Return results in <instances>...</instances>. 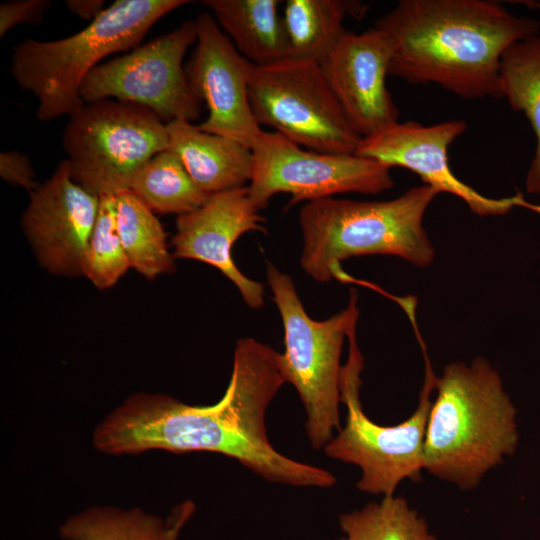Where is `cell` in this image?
<instances>
[{
  "label": "cell",
  "mask_w": 540,
  "mask_h": 540,
  "mask_svg": "<svg viewBox=\"0 0 540 540\" xmlns=\"http://www.w3.org/2000/svg\"><path fill=\"white\" fill-rule=\"evenodd\" d=\"M285 384L280 353L246 337L236 343L229 384L212 405H190L164 394L136 393L96 426L94 447L109 455L165 450L219 453L262 479L294 487L330 488L328 470L294 460L267 436V409Z\"/></svg>",
  "instance_id": "obj_1"
},
{
  "label": "cell",
  "mask_w": 540,
  "mask_h": 540,
  "mask_svg": "<svg viewBox=\"0 0 540 540\" xmlns=\"http://www.w3.org/2000/svg\"><path fill=\"white\" fill-rule=\"evenodd\" d=\"M391 49L389 75L434 83L464 99L502 98L499 70L512 44L540 22L485 0H401L374 26Z\"/></svg>",
  "instance_id": "obj_2"
},
{
  "label": "cell",
  "mask_w": 540,
  "mask_h": 540,
  "mask_svg": "<svg viewBox=\"0 0 540 540\" xmlns=\"http://www.w3.org/2000/svg\"><path fill=\"white\" fill-rule=\"evenodd\" d=\"M519 443L517 409L484 358L436 376L424 440V471L460 490L476 488Z\"/></svg>",
  "instance_id": "obj_3"
},
{
  "label": "cell",
  "mask_w": 540,
  "mask_h": 540,
  "mask_svg": "<svg viewBox=\"0 0 540 540\" xmlns=\"http://www.w3.org/2000/svg\"><path fill=\"white\" fill-rule=\"evenodd\" d=\"M438 194L424 184L388 201L307 202L299 212L302 270L324 283L332 279V266L355 256L394 255L419 267L430 265L435 252L423 217Z\"/></svg>",
  "instance_id": "obj_4"
},
{
  "label": "cell",
  "mask_w": 540,
  "mask_h": 540,
  "mask_svg": "<svg viewBox=\"0 0 540 540\" xmlns=\"http://www.w3.org/2000/svg\"><path fill=\"white\" fill-rule=\"evenodd\" d=\"M187 0H117L71 36L26 39L12 52L10 72L18 86L39 101L36 116L50 121L71 116L85 104L82 84L100 61L138 47L150 28Z\"/></svg>",
  "instance_id": "obj_5"
},
{
  "label": "cell",
  "mask_w": 540,
  "mask_h": 540,
  "mask_svg": "<svg viewBox=\"0 0 540 540\" xmlns=\"http://www.w3.org/2000/svg\"><path fill=\"white\" fill-rule=\"evenodd\" d=\"M416 336L425 359V376L416 410L396 425H381L364 412L360 400L363 357L356 339V323L347 332L349 355L340 377L341 403L346 407L345 423L324 447L325 455L361 471L356 487L372 494L395 495L405 480L418 482L424 471V440L435 393L431 362L422 338Z\"/></svg>",
  "instance_id": "obj_6"
},
{
  "label": "cell",
  "mask_w": 540,
  "mask_h": 540,
  "mask_svg": "<svg viewBox=\"0 0 540 540\" xmlns=\"http://www.w3.org/2000/svg\"><path fill=\"white\" fill-rule=\"evenodd\" d=\"M266 274L284 328L282 374L303 404L311 447L321 450L341 428L340 359L347 332L358 319L357 294L351 291L345 310L317 321L306 313L290 275L269 261Z\"/></svg>",
  "instance_id": "obj_7"
},
{
  "label": "cell",
  "mask_w": 540,
  "mask_h": 540,
  "mask_svg": "<svg viewBox=\"0 0 540 540\" xmlns=\"http://www.w3.org/2000/svg\"><path fill=\"white\" fill-rule=\"evenodd\" d=\"M62 144L73 179L100 197L130 190L143 165L168 149L169 139L166 123L151 110L106 99L70 116Z\"/></svg>",
  "instance_id": "obj_8"
},
{
  "label": "cell",
  "mask_w": 540,
  "mask_h": 540,
  "mask_svg": "<svg viewBox=\"0 0 540 540\" xmlns=\"http://www.w3.org/2000/svg\"><path fill=\"white\" fill-rule=\"evenodd\" d=\"M249 100L260 127L269 126L308 150L355 154L362 140L316 62L286 58L253 64Z\"/></svg>",
  "instance_id": "obj_9"
},
{
  "label": "cell",
  "mask_w": 540,
  "mask_h": 540,
  "mask_svg": "<svg viewBox=\"0 0 540 540\" xmlns=\"http://www.w3.org/2000/svg\"><path fill=\"white\" fill-rule=\"evenodd\" d=\"M249 197L266 208L277 193H289V206L343 193L378 194L393 187L391 168L356 154L308 150L277 132L262 131L251 148Z\"/></svg>",
  "instance_id": "obj_10"
},
{
  "label": "cell",
  "mask_w": 540,
  "mask_h": 540,
  "mask_svg": "<svg viewBox=\"0 0 540 540\" xmlns=\"http://www.w3.org/2000/svg\"><path fill=\"white\" fill-rule=\"evenodd\" d=\"M196 40L195 21L186 20L173 31L98 65L82 84L83 102L114 99L143 106L166 123L196 120L202 102L182 65Z\"/></svg>",
  "instance_id": "obj_11"
},
{
  "label": "cell",
  "mask_w": 540,
  "mask_h": 540,
  "mask_svg": "<svg viewBox=\"0 0 540 540\" xmlns=\"http://www.w3.org/2000/svg\"><path fill=\"white\" fill-rule=\"evenodd\" d=\"M466 128L464 120L434 125L416 121L395 122L363 137L355 154L390 168H406L439 193L459 197L480 216L502 215L515 206L540 213V206L527 202L521 193L499 199L486 197L455 176L449 166L448 147Z\"/></svg>",
  "instance_id": "obj_12"
},
{
  "label": "cell",
  "mask_w": 540,
  "mask_h": 540,
  "mask_svg": "<svg viewBox=\"0 0 540 540\" xmlns=\"http://www.w3.org/2000/svg\"><path fill=\"white\" fill-rule=\"evenodd\" d=\"M194 21L196 47L185 71L193 91L208 108L206 120L197 126L251 149L263 131L249 100L253 63L238 52L209 13L200 14Z\"/></svg>",
  "instance_id": "obj_13"
},
{
  "label": "cell",
  "mask_w": 540,
  "mask_h": 540,
  "mask_svg": "<svg viewBox=\"0 0 540 540\" xmlns=\"http://www.w3.org/2000/svg\"><path fill=\"white\" fill-rule=\"evenodd\" d=\"M30 194L21 225L38 261L56 275H82L100 197L73 179L67 160Z\"/></svg>",
  "instance_id": "obj_14"
},
{
  "label": "cell",
  "mask_w": 540,
  "mask_h": 540,
  "mask_svg": "<svg viewBox=\"0 0 540 540\" xmlns=\"http://www.w3.org/2000/svg\"><path fill=\"white\" fill-rule=\"evenodd\" d=\"M265 222L249 197L248 187L213 194L200 208L177 217L173 257L215 267L235 285L251 309H260L264 305L263 284L245 276L231 252L244 233L266 232Z\"/></svg>",
  "instance_id": "obj_15"
},
{
  "label": "cell",
  "mask_w": 540,
  "mask_h": 540,
  "mask_svg": "<svg viewBox=\"0 0 540 540\" xmlns=\"http://www.w3.org/2000/svg\"><path fill=\"white\" fill-rule=\"evenodd\" d=\"M391 49L375 27L346 32L321 65L353 129L363 138L398 122L399 111L386 87Z\"/></svg>",
  "instance_id": "obj_16"
},
{
  "label": "cell",
  "mask_w": 540,
  "mask_h": 540,
  "mask_svg": "<svg viewBox=\"0 0 540 540\" xmlns=\"http://www.w3.org/2000/svg\"><path fill=\"white\" fill-rule=\"evenodd\" d=\"M169 147L191 178L208 195L250 182L252 150L224 136L204 132L186 120L166 123Z\"/></svg>",
  "instance_id": "obj_17"
},
{
  "label": "cell",
  "mask_w": 540,
  "mask_h": 540,
  "mask_svg": "<svg viewBox=\"0 0 540 540\" xmlns=\"http://www.w3.org/2000/svg\"><path fill=\"white\" fill-rule=\"evenodd\" d=\"M218 25L247 60L267 65L289 58V43L277 0H204Z\"/></svg>",
  "instance_id": "obj_18"
},
{
  "label": "cell",
  "mask_w": 540,
  "mask_h": 540,
  "mask_svg": "<svg viewBox=\"0 0 540 540\" xmlns=\"http://www.w3.org/2000/svg\"><path fill=\"white\" fill-rule=\"evenodd\" d=\"M364 11L359 2L352 1L287 0L283 21L289 58L322 65L346 33L345 17H359Z\"/></svg>",
  "instance_id": "obj_19"
},
{
  "label": "cell",
  "mask_w": 540,
  "mask_h": 540,
  "mask_svg": "<svg viewBox=\"0 0 540 540\" xmlns=\"http://www.w3.org/2000/svg\"><path fill=\"white\" fill-rule=\"evenodd\" d=\"M500 90L511 108L529 120L535 136V152L527 171L526 190L540 194V36L535 35L509 46L499 70Z\"/></svg>",
  "instance_id": "obj_20"
},
{
  "label": "cell",
  "mask_w": 540,
  "mask_h": 540,
  "mask_svg": "<svg viewBox=\"0 0 540 540\" xmlns=\"http://www.w3.org/2000/svg\"><path fill=\"white\" fill-rule=\"evenodd\" d=\"M116 221L131 267L147 279L174 271V257L162 224L133 191L116 196Z\"/></svg>",
  "instance_id": "obj_21"
},
{
  "label": "cell",
  "mask_w": 540,
  "mask_h": 540,
  "mask_svg": "<svg viewBox=\"0 0 540 540\" xmlns=\"http://www.w3.org/2000/svg\"><path fill=\"white\" fill-rule=\"evenodd\" d=\"M130 190L153 212L178 216L200 208L211 196L198 187L180 158L169 149L143 165Z\"/></svg>",
  "instance_id": "obj_22"
},
{
  "label": "cell",
  "mask_w": 540,
  "mask_h": 540,
  "mask_svg": "<svg viewBox=\"0 0 540 540\" xmlns=\"http://www.w3.org/2000/svg\"><path fill=\"white\" fill-rule=\"evenodd\" d=\"M338 524L348 540H438L426 519L396 495L342 513Z\"/></svg>",
  "instance_id": "obj_23"
},
{
  "label": "cell",
  "mask_w": 540,
  "mask_h": 540,
  "mask_svg": "<svg viewBox=\"0 0 540 540\" xmlns=\"http://www.w3.org/2000/svg\"><path fill=\"white\" fill-rule=\"evenodd\" d=\"M167 523L135 507L93 506L70 516L59 528L64 540H166Z\"/></svg>",
  "instance_id": "obj_24"
},
{
  "label": "cell",
  "mask_w": 540,
  "mask_h": 540,
  "mask_svg": "<svg viewBox=\"0 0 540 540\" xmlns=\"http://www.w3.org/2000/svg\"><path fill=\"white\" fill-rule=\"evenodd\" d=\"M131 267L116 221V196H100L97 219L82 261V275L99 289L115 285Z\"/></svg>",
  "instance_id": "obj_25"
},
{
  "label": "cell",
  "mask_w": 540,
  "mask_h": 540,
  "mask_svg": "<svg viewBox=\"0 0 540 540\" xmlns=\"http://www.w3.org/2000/svg\"><path fill=\"white\" fill-rule=\"evenodd\" d=\"M50 5L48 0H18L1 4L0 37L5 36L17 24L38 23Z\"/></svg>",
  "instance_id": "obj_26"
},
{
  "label": "cell",
  "mask_w": 540,
  "mask_h": 540,
  "mask_svg": "<svg viewBox=\"0 0 540 540\" xmlns=\"http://www.w3.org/2000/svg\"><path fill=\"white\" fill-rule=\"evenodd\" d=\"M0 176L5 182L29 190L30 193L39 187L29 157L17 151L0 154Z\"/></svg>",
  "instance_id": "obj_27"
},
{
  "label": "cell",
  "mask_w": 540,
  "mask_h": 540,
  "mask_svg": "<svg viewBox=\"0 0 540 540\" xmlns=\"http://www.w3.org/2000/svg\"><path fill=\"white\" fill-rule=\"evenodd\" d=\"M195 505L192 501H184L178 504L166 520V540H177L178 535L190 517L193 515Z\"/></svg>",
  "instance_id": "obj_28"
},
{
  "label": "cell",
  "mask_w": 540,
  "mask_h": 540,
  "mask_svg": "<svg viewBox=\"0 0 540 540\" xmlns=\"http://www.w3.org/2000/svg\"><path fill=\"white\" fill-rule=\"evenodd\" d=\"M104 3L103 0H68L66 7L71 13L91 22L105 9Z\"/></svg>",
  "instance_id": "obj_29"
},
{
  "label": "cell",
  "mask_w": 540,
  "mask_h": 540,
  "mask_svg": "<svg viewBox=\"0 0 540 540\" xmlns=\"http://www.w3.org/2000/svg\"><path fill=\"white\" fill-rule=\"evenodd\" d=\"M336 540H348V539H347L346 537L343 536V537H341V538H339V539H336Z\"/></svg>",
  "instance_id": "obj_30"
}]
</instances>
